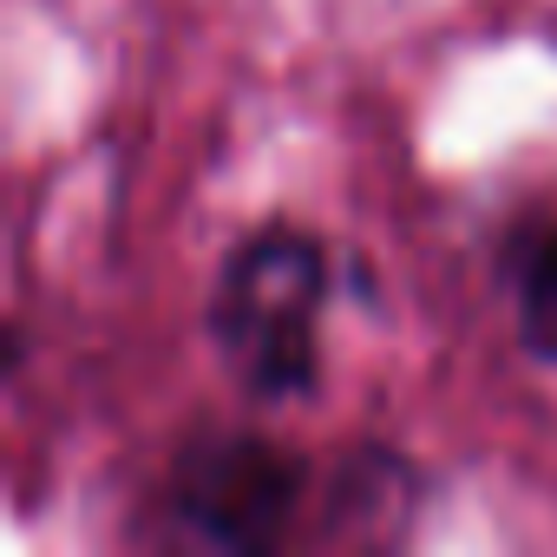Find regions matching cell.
<instances>
[{
	"instance_id": "obj_3",
	"label": "cell",
	"mask_w": 557,
	"mask_h": 557,
	"mask_svg": "<svg viewBox=\"0 0 557 557\" xmlns=\"http://www.w3.org/2000/svg\"><path fill=\"white\" fill-rule=\"evenodd\" d=\"M518 335L531 355L557 361V230L531 243L524 275H518Z\"/></svg>"
},
{
	"instance_id": "obj_2",
	"label": "cell",
	"mask_w": 557,
	"mask_h": 557,
	"mask_svg": "<svg viewBox=\"0 0 557 557\" xmlns=\"http://www.w3.org/2000/svg\"><path fill=\"white\" fill-rule=\"evenodd\" d=\"M171 511L210 550H262L296 511V466L262 440H210L177 466Z\"/></svg>"
},
{
	"instance_id": "obj_1",
	"label": "cell",
	"mask_w": 557,
	"mask_h": 557,
	"mask_svg": "<svg viewBox=\"0 0 557 557\" xmlns=\"http://www.w3.org/2000/svg\"><path fill=\"white\" fill-rule=\"evenodd\" d=\"M315 322H322V249L309 236L262 230L223 262L210 296V335L249 394L289 400L315 381Z\"/></svg>"
}]
</instances>
